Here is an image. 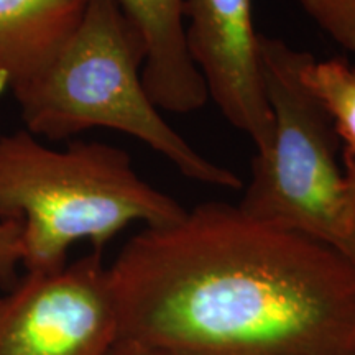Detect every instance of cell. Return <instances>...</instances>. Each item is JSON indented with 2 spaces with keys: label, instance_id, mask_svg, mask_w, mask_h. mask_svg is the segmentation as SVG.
Returning a JSON list of instances; mask_svg holds the SVG:
<instances>
[{
  "label": "cell",
  "instance_id": "obj_3",
  "mask_svg": "<svg viewBox=\"0 0 355 355\" xmlns=\"http://www.w3.org/2000/svg\"><path fill=\"white\" fill-rule=\"evenodd\" d=\"M145 48L117 0H89L71 37L32 78L13 89L25 130L64 140L92 128L127 133L166 158L184 178L225 189L243 188L180 135L144 86Z\"/></svg>",
  "mask_w": 355,
  "mask_h": 355
},
{
  "label": "cell",
  "instance_id": "obj_10",
  "mask_svg": "<svg viewBox=\"0 0 355 355\" xmlns=\"http://www.w3.org/2000/svg\"><path fill=\"white\" fill-rule=\"evenodd\" d=\"M306 15L337 46L355 56V0H300Z\"/></svg>",
  "mask_w": 355,
  "mask_h": 355
},
{
  "label": "cell",
  "instance_id": "obj_7",
  "mask_svg": "<svg viewBox=\"0 0 355 355\" xmlns=\"http://www.w3.org/2000/svg\"><path fill=\"white\" fill-rule=\"evenodd\" d=\"M145 48L144 86L159 110L188 115L209 101L186 44L183 0H117Z\"/></svg>",
  "mask_w": 355,
  "mask_h": 355
},
{
  "label": "cell",
  "instance_id": "obj_1",
  "mask_svg": "<svg viewBox=\"0 0 355 355\" xmlns=\"http://www.w3.org/2000/svg\"><path fill=\"white\" fill-rule=\"evenodd\" d=\"M109 268L119 339L191 355H354L355 265L227 202L145 227Z\"/></svg>",
  "mask_w": 355,
  "mask_h": 355
},
{
  "label": "cell",
  "instance_id": "obj_2",
  "mask_svg": "<svg viewBox=\"0 0 355 355\" xmlns=\"http://www.w3.org/2000/svg\"><path fill=\"white\" fill-rule=\"evenodd\" d=\"M186 211L117 146L76 140L53 150L25 128L0 135V219L21 222L26 273L63 268L79 241L102 252L133 222L159 227Z\"/></svg>",
  "mask_w": 355,
  "mask_h": 355
},
{
  "label": "cell",
  "instance_id": "obj_4",
  "mask_svg": "<svg viewBox=\"0 0 355 355\" xmlns=\"http://www.w3.org/2000/svg\"><path fill=\"white\" fill-rule=\"evenodd\" d=\"M309 53L260 33V66L273 117L237 204L257 220L313 239L355 265V202L337 159L329 114L301 79Z\"/></svg>",
  "mask_w": 355,
  "mask_h": 355
},
{
  "label": "cell",
  "instance_id": "obj_9",
  "mask_svg": "<svg viewBox=\"0 0 355 355\" xmlns=\"http://www.w3.org/2000/svg\"><path fill=\"white\" fill-rule=\"evenodd\" d=\"M301 79L329 114L337 139L344 141V180L355 202V68L337 58L309 55Z\"/></svg>",
  "mask_w": 355,
  "mask_h": 355
},
{
  "label": "cell",
  "instance_id": "obj_13",
  "mask_svg": "<svg viewBox=\"0 0 355 355\" xmlns=\"http://www.w3.org/2000/svg\"><path fill=\"white\" fill-rule=\"evenodd\" d=\"M354 355H355V354H354Z\"/></svg>",
  "mask_w": 355,
  "mask_h": 355
},
{
  "label": "cell",
  "instance_id": "obj_11",
  "mask_svg": "<svg viewBox=\"0 0 355 355\" xmlns=\"http://www.w3.org/2000/svg\"><path fill=\"white\" fill-rule=\"evenodd\" d=\"M21 266V222L0 219V285L7 290L19 282Z\"/></svg>",
  "mask_w": 355,
  "mask_h": 355
},
{
  "label": "cell",
  "instance_id": "obj_12",
  "mask_svg": "<svg viewBox=\"0 0 355 355\" xmlns=\"http://www.w3.org/2000/svg\"><path fill=\"white\" fill-rule=\"evenodd\" d=\"M110 355H191V354H181V352H173V350L165 349H155V347H146V345H140L135 343H128V340H117V344L114 345Z\"/></svg>",
  "mask_w": 355,
  "mask_h": 355
},
{
  "label": "cell",
  "instance_id": "obj_5",
  "mask_svg": "<svg viewBox=\"0 0 355 355\" xmlns=\"http://www.w3.org/2000/svg\"><path fill=\"white\" fill-rule=\"evenodd\" d=\"M119 321L102 252L25 273L0 298V355H110Z\"/></svg>",
  "mask_w": 355,
  "mask_h": 355
},
{
  "label": "cell",
  "instance_id": "obj_6",
  "mask_svg": "<svg viewBox=\"0 0 355 355\" xmlns=\"http://www.w3.org/2000/svg\"><path fill=\"white\" fill-rule=\"evenodd\" d=\"M186 44L222 117L255 152L270 144L273 117L260 66L254 0H183Z\"/></svg>",
  "mask_w": 355,
  "mask_h": 355
},
{
  "label": "cell",
  "instance_id": "obj_8",
  "mask_svg": "<svg viewBox=\"0 0 355 355\" xmlns=\"http://www.w3.org/2000/svg\"><path fill=\"white\" fill-rule=\"evenodd\" d=\"M89 0H0V94L43 68L71 37Z\"/></svg>",
  "mask_w": 355,
  "mask_h": 355
}]
</instances>
